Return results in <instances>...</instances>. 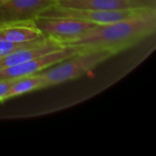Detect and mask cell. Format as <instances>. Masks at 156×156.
Returning a JSON list of instances; mask_svg holds the SVG:
<instances>
[{
  "instance_id": "1",
  "label": "cell",
  "mask_w": 156,
  "mask_h": 156,
  "mask_svg": "<svg viewBox=\"0 0 156 156\" xmlns=\"http://www.w3.org/2000/svg\"><path fill=\"white\" fill-rule=\"evenodd\" d=\"M155 28L154 7L131 18L97 25L79 37L63 42L60 45L78 48L80 50L107 49L118 54L153 35Z\"/></svg>"
},
{
  "instance_id": "2",
  "label": "cell",
  "mask_w": 156,
  "mask_h": 156,
  "mask_svg": "<svg viewBox=\"0 0 156 156\" xmlns=\"http://www.w3.org/2000/svg\"><path fill=\"white\" fill-rule=\"evenodd\" d=\"M114 55L116 54L107 49L80 50L75 55L38 72L43 80V89L78 79Z\"/></svg>"
},
{
  "instance_id": "3",
  "label": "cell",
  "mask_w": 156,
  "mask_h": 156,
  "mask_svg": "<svg viewBox=\"0 0 156 156\" xmlns=\"http://www.w3.org/2000/svg\"><path fill=\"white\" fill-rule=\"evenodd\" d=\"M154 7H144L136 9L126 10H114V11H102V10H90V9H77L60 7L56 5H51L40 12L38 16L48 17H69L78 20H82L96 25L109 24L127 18H131L141 15L147 10Z\"/></svg>"
},
{
  "instance_id": "4",
  "label": "cell",
  "mask_w": 156,
  "mask_h": 156,
  "mask_svg": "<svg viewBox=\"0 0 156 156\" xmlns=\"http://www.w3.org/2000/svg\"><path fill=\"white\" fill-rule=\"evenodd\" d=\"M37 28L44 37L52 38L59 44L72 40L96 27V24L69 18L37 16L34 19Z\"/></svg>"
},
{
  "instance_id": "5",
  "label": "cell",
  "mask_w": 156,
  "mask_h": 156,
  "mask_svg": "<svg viewBox=\"0 0 156 156\" xmlns=\"http://www.w3.org/2000/svg\"><path fill=\"white\" fill-rule=\"evenodd\" d=\"M80 50L74 47H63L58 50L39 56L27 62L0 69V79H19L37 74L75 55Z\"/></svg>"
},
{
  "instance_id": "6",
  "label": "cell",
  "mask_w": 156,
  "mask_h": 156,
  "mask_svg": "<svg viewBox=\"0 0 156 156\" xmlns=\"http://www.w3.org/2000/svg\"><path fill=\"white\" fill-rule=\"evenodd\" d=\"M55 0H1L0 24L33 21Z\"/></svg>"
},
{
  "instance_id": "7",
  "label": "cell",
  "mask_w": 156,
  "mask_h": 156,
  "mask_svg": "<svg viewBox=\"0 0 156 156\" xmlns=\"http://www.w3.org/2000/svg\"><path fill=\"white\" fill-rule=\"evenodd\" d=\"M54 5L66 8L102 11L155 7L154 4L144 0H55Z\"/></svg>"
},
{
  "instance_id": "8",
  "label": "cell",
  "mask_w": 156,
  "mask_h": 156,
  "mask_svg": "<svg viewBox=\"0 0 156 156\" xmlns=\"http://www.w3.org/2000/svg\"><path fill=\"white\" fill-rule=\"evenodd\" d=\"M63 47L56 40L49 37H43L37 42L25 48L16 49L0 58V69L27 62L39 56L58 50Z\"/></svg>"
},
{
  "instance_id": "9",
  "label": "cell",
  "mask_w": 156,
  "mask_h": 156,
  "mask_svg": "<svg viewBox=\"0 0 156 156\" xmlns=\"http://www.w3.org/2000/svg\"><path fill=\"white\" fill-rule=\"evenodd\" d=\"M45 37L33 21L0 24V39L12 43H28Z\"/></svg>"
},
{
  "instance_id": "10",
  "label": "cell",
  "mask_w": 156,
  "mask_h": 156,
  "mask_svg": "<svg viewBox=\"0 0 156 156\" xmlns=\"http://www.w3.org/2000/svg\"><path fill=\"white\" fill-rule=\"evenodd\" d=\"M41 89H43V80L38 73L24 78L16 79L14 84L11 86L6 94L5 100Z\"/></svg>"
},
{
  "instance_id": "11",
  "label": "cell",
  "mask_w": 156,
  "mask_h": 156,
  "mask_svg": "<svg viewBox=\"0 0 156 156\" xmlns=\"http://www.w3.org/2000/svg\"><path fill=\"white\" fill-rule=\"evenodd\" d=\"M39 40V39H38ZM37 40L36 41H32V42H28V43H22V44H18V43H12V42H9V41H5V40H3V39H0V58L1 57H4L16 49H19V48H25L27 46H29L35 42H37Z\"/></svg>"
},
{
  "instance_id": "12",
  "label": "cell",
  "mask_w": 156,
  "mask_h": 156,
  "mask_svg": "<svg viewBox=\"0 0 156 156\" xmlns=\"http://www.w3.org/2000/svg\"><path fill=\"white\" fill-rule=\"evenodd\" d=\"M16 79H0V102L5 101L6 94Z\"/></svg>"
},
{
  "instance_id": "13",
  "label": "cell",
  "mask_w": 156,
  "mask_h": 156,
  "mask_svg": "<svg viewBox=\"0 0 156 156\" xmlns=\"http://www.w3.org/2000/svg\"><path fill=\"white\" fill-rule=\"evenodd\" d=\"M0 1H1V0H0Z\"/></svg>"
}]
</instances>
